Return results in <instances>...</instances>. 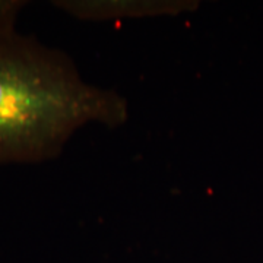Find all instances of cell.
Returning <instances> with one entry per match:
<instances>
[{"label":"cell","instance_id":"cell-1","mask_svg":"<svg viewBox=\"0 0 263 263\" xmlns=\"http://www.w3.org/2000/svg\"><path fill=\"white\" fill-rule=\"evenodd\" d=\"M126 119V100L86 84L67 54L18 31L0 35V165L53 160L85 124Z\"/></svg>","mask_w":263,"mask_h":263},{"label":"cell","instance_id":"cell-2","mask_svg":"<svg viewBox=\"0 0 263 263\" xmlns=\"http://www.w3.org/2000/svg\"><path fill=\"white\" fill-rule=\"evenodd\" d=\"M56 8L79 19L108 21L120 18H143L160 15H179L195 9L196 2H165V0H124V2H56Z\"/></svg>","mask_w":263,"mask_h":263},{"label":"cell","instance_id":"cell-3","mask_svg":"<svg viewBox=\"0 0 263 263\" xmlns=\"http://www.w3.org/2000/svg\"><path fill=\"white\" fill-rule=\"evenodd\" d=\"M25 5L27 2L21 0H0V35L16 31V21Z\"/></svg>","mask_w":263,"mask_h":263}]
</instances>
